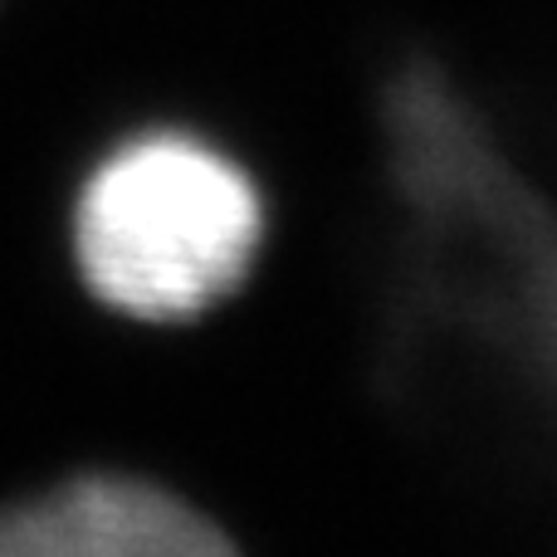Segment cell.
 <instances>
[{"mask_svg": "<svg viewBox=\"0 0 557 557\" xmlns=\"http://www.w3.org/2000/svg\"><path fill=\"white\" fill-rule=\"evenodd\" d=\"M264 245V196L215 143L152 127L84 176L69 211L78 278L137 323H191L240 294Z\"/></svg>", "mask_w": 557, "mask_h": 557, "instance_id": "cell-1", "label": "cell"}, {"mask_svg": "<svg viewBox=\"0 0 557 557\" xmlns=\"http://www.w3.org/2000/svg\"><path fill=\"white\" fill-rule=\"evenodd\" d=\"M231 533L152 480L84 474L0 509V557H221Z\"/></svg>", "mask_w": 557, "mask_h": 557, "instance_id": "cell-2", "label": "cell"}]
</instances>
